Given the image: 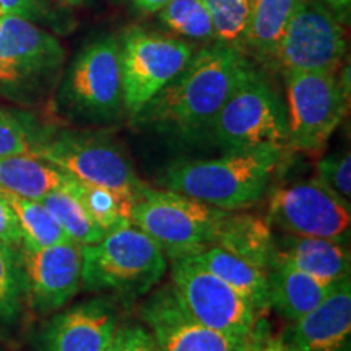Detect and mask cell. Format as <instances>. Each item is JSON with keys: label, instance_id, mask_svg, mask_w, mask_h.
<instances>
[{"label": "cell", "instance_id": "6da1fadb", "mask_svg": "<svg viewBox=\"0 0 351 351\" xmlns=\"http://www.w3.org/2000/svg\"><path fill=\"white\" fill-rule=\"evenodd\" d=\"M252 67L251 59L232 47L204 44L182 72L132 117L134 124L182 140L208 135L223 104Z\"/></svg>", "mask_w": 351, "mask_h": 351}, {"label": "cell", "instance_id": "7a4b0ae2", "mask_svg": "<svg viewBox=\"0 0 351 351\" xmlns=\"http://www.w3.org/2000/svg\"><path fill=\"white\" fill-rule=\"evenodd\" d=\"M283 153L270 148L225 152L213 160L178 161L168 166L160 184L212 207L236 212L262 199Z\"/></svg>", "mask_w": 351, "mask_h": 351}, {"label": "cell", "instance_id": "3957f363", "mask_svg": "<svg viewBox=\"0 0 351 351\" xmlns=\"http://www.w3.org/2000/svg\"><path fill=\"white\" fill-rule=\"evenodd\" d=\"M80 249L82 288L86 291H112L135 300L150 293L168 269L163 251L134 225L109 231L96 244Z\"/></svg>", "mask_w": 351, "mask_h": 351}, {"label": "cell", "instance_id": "277c9868", "mask_svg": "<svg viewBox=\"0 0 351 351\" xmlns=\"http://www.w3.org/2000/svg\"><path fill=\"white\" fill-rule=\"evenodd\" d=\"M226 213L169 189L145 186L132 207V225L143 231L166 257L178 261L213 245Z\"/></svg>", "mask_w": 351, "mask_h": 351}, {"label": "cell", "instance_id": "5b68a950", "mask_svg": "<svg viewBox=\"0 0 351 351\" xmlns=\"http://www.w3.org/2000/svg\"><path fill=\"white\" fill-rule=\"evenodd\" d=\"M208 135L225 152L288 150L287 108L261 70L252 67L236 85Z\"/></svg>", "mask_w": 351, "mask_h": 351}, {"label": "cell", "instance_id": "8992f818", "mask_svg": "<svg viewBox=\"0 0 351 351\" xmlns=\"http://www.w3.org/2000/svg\"><path fill=\"white\" fill-rule=\"evenodd\" d=\"M60 99L69 112L93 124L114 122L125 112L116 34H99L83 44L65 73Z\"/></svg>", "mask_w": 351, "mask_h": 351}, {"label": "cell", "instance_id": "52a82bcc", "mask_svg": "<svg viewBox=\"0 0 351 351\" xmlns=\"http://www.w3.org/2000/svg\"><path fill=\"white\" fill-rule=\"evenodd\" d=\"M124 108L135 117L169 85L194 56L195 46L173 34L127 26L119 36Z\"/></svg>", "mask_w": 351, "mask_h": 351}, {"label": "cell", "instance_id": "ba28073f", "mask_svg": "<svg viewBox=\"0 0 351 351\" xmlns=\"http://www.w3.org/2000/svg\"><path fill=\"white\" fill-rule=\"evenodd\" d=\"M289 148L320 155L346 111L348 88L330 70L283 72Z\"/></svg>", "mask_w": 351, "mask_h": 351}, {"label": "cell", "instance_id": "9c48e42d", "mask_svg": "<svg viewBox=\"0 0 351 351\" xmlns=\"http://www.w3.org/2000/svg\"><path fill=\"white\" fill-rule=\"evenodd\" d=\"M169 285L184 309L204 326L228 335L258 339L261 314L251 302L192 258L173 261Z\"/></svg>", "mask_w": 351, "mask_h": 351}, {"label": "cell", "instance_id": "30bf717a", "mask_svg": "<svg viewBox=\"0 0 351 351\" xmlns=\"http://www.w3.org/2000/svg\"><path fill=\"white\" fill-rule=\"evenodd\" d=\"M65 51L51 32L19 16L5 15L0 26V93L23 99L59 72Z\"/></svg>", "mask_w": 351, "mask_h": 351}, {"label": "cell", "instance_id": "8fae6325", "mask_svg": "<svg viewBox=\"0 0 351 351\" xmlns=\"http://www.w3.org/2000/svg\"><path fill=\"white\" fill-rule=\"evenodd\" d=\"M38 158L70 178L111 189L135 202L145 184L111 140L78 132H52Z\"/></svg>", "mask_w": 351, "mask_h": 351}, {"label": "cell", "instance_id": "7c38bea8", "mask_svg": "<svg viewBox=\"0 0 351 351\" xmlns=\"http://www.w3.org/2000/svg\"><path fill=\"white\" fill-rule=\"evenodd\" d=\"M343 26L319 0H298L276 51L275 70L337 72L346 49Z\"/></svg>", "mask_w": 351, "mask_h": 351}, {"label": "cell", "instance_id": "4fadbf2b", "mask_svg": "<svg viewBox=\"0 0 351 351\" xmlns=\"http://www.w3.org/2000/svg\"><path fill=\"white\" fill-rule=\"evenodd\" d=\"M351 208L317 179L275 189L267 219L271 228L293 236L322 238L348 245Z\"/></svg>", "mask_w": 351, "mask_h": 351}, {"label": "cell", "instance_id": "5bb4252c", "mask_svg": "<svg viewBox=\"0 0 351 351\" xmlns=\"http://www.w3.org/2000/svg\"><path fill=\"white\" fill-rule=\"evenodd\" d=\"M140 315L160 351H251L261 340L204 326L184 309L171 285L152 293L140 306Z\"/></svg>", "mask_w": 351, "mask_h": 351}, {"label": "cell", "instance_id": "9a60e30c", "mask_svg": "<svg viewBox=\"0 0 351 351\" xmlns=\"http://www.w3.org/2000/svg\"><path fill=\"white\" fill-rule=\"evenodd\" d=\"M80 247L75 243H62L20 249L25 300L36 313H56L82 288Z\"/></svg>", "mask_w": 351, "mask_h": 351}, {"label": "cell", "instance_id": "2e32d148", "mask_svg": "<svg viewBox=\"0 0 351 351\" xmlns=\"http://www.w3.org/2000/svg\"><path fill=\"white\" fill-rule=\"evenodd\" d=\"M119 328L114 306L91 300L56 314L41 333L43 351H99L111 343Z\"/></svg>", "mask_w": 351, "mask_h": 351}, {"label": "cell", "instance_id": "e0dca14e", "mask_svg": "<svg viewBox=\"0 0 351 351\" xmlns=\"http://www.w3.org/2000/svg\"><path fill=\"white\" fill-rule=\"evenodd\" d=\"M291 351H351V280L343 278L315 309L293 322Z\"/></svg>", "mask_w": 351, "mask_h": 351}, {"label": "cell", "instance_id": "ac0fdd59", "mask_svg": "<svg viewBox=\"0 0 351 351\" xmlns=\"http://www.w3.org/2000/svg\"><path fill=\"white\" fill-rule=\"evenodd\" d=\"M267 285L269 306L288 322H296L326 300L337 283L322 282L274 257L267 270Z\"/></svg>", "mask_w": 351, "mask_h": 351}, {"label": "cell", "instance_id": "d6986e66", "mask_svg": "<svg viewBox=\"0 0 351 351\" xmlns=\"http://www.w3.org/2000/svg\"><path fill=\"white\" fill-rule=\"evenodd\" d=\"M274 257L291 263L322 282L339 283L350 276V251L345 244L337 241L293 236L287 232L282 236L275 234Z\"/></svg>", "mask_w": 351, "mask_h": 351}, {"label": "cell", "instance_id": "ffe728a7", "mask_svg": "<svg viewBox=\"0 0 351 351\" xmlns=\"http://www.w3.org/2000/svg\"><path fill=\"white\" fill-rule=\"evenodd\" d=\"M215 244L267 271L275 251L274 228L267 217L228 212L219 223Z\"/></svg>", "mask_w": 351, "mask_h": 351}, {"label": "cell", "instance_id": "44dd1931", "mask_svg": "<svg viewBox=\"0 0 351 351\" xmlns=\"http://www.w3.org/2000/svg\"><path fill=\"white\" fill-rule=\"evenodd\" d=\"M192 258L200 267L212 271L218 278L230 285L232 289L244 296L251 306L262 314L269 306V285H267V271L258 269L254 263L244 261L234 254L213 244L197 254Z\"/></svg>", "mask_w": 351, "mask_h": 351}, {"label": "cell", "instance_id": "7402d4cb", "mask_svg": "<svg viewBox=\"0 0 351 351\" xmlns=\"http://www.w3.org/2000/svg\"><path fill=\"white\" fill-rule=\"evenodd\" d=\"M298 0H249L247 57L275 69L276 51Z\"/></svg>", "mask_w": 351, "mask_h": 351}, {"label": "cell", "instance_id": "603a6c76", "mask_svg": "<svg viewBox=\"0 0 351 351\" xmlns=\"http://www.w3.org/2000/svg\"><path fill=\"white\" fill-rule=\"evenodd\" d=\"M64 173L38 156L0 158V192L41 200L65 182Z\"/></svg>", "mask_w": 351, "mask_h": 351}, {"label": "cell", "instance_id": "cb8c5ba5", "mask_svg": "<svg viewBox=\"0 0 351 351\" xmlns=\"http://www.w3.org/2000/svg\"><path fill=\"white\" fill-rule=\"evenodd\" d=\"M64 186L77 197L90 218L104 231L132 225V207L135 202L111 189L93 186L67 176Z\"/></svg>", "mask_w": 351, "mask_h": 351}, {"label": "cell", "instance_id": "d4e9b609", "mask_svg": "<svg viewBox=\"0 0 351 351\" xmlns=\"http://www.w3.org/2000/svg\"><path fill=\"white\" fill-rule=\"evenodd\" d=\"M0 194L10 204L19 221L21 243H23L21 247L39 249L54 244L72 243L41 200L25 199V197L3 194V192Z\"/></svg>", "mask_w": 351, "mask_h": 351}, {"label": "cell", "instance_id": "484cf974", "mask_svg": "<svg viewBox=\"0 0 351 351\" xmlns=\"http://www.w3.org/2000/svg\"><path fill=\"white\" fill-rule=\"evenodd\" d=\"M41 202L72 243L78 245L96 244L106 236V231L96 225L77 197L65 186L44 195Z\"/></svg>", "mask_w": 351, "mask_h": 351}, {"label": "cell", "instance_id": "4316f807", "mask_svg": "<svg viewBox=\"0 0 351 351\" xmlns=\"http://www.w3.org/2000/svg\"><path fill=\"white\" fill-rule=\"evenodd\" d=\"M156 15L176 38L202 44L215 41L213 23L204 0H171Z\"/></svg>", "mask_w": 351, "mask_h": 351}, {"label": "cell", "instance_id": "83f0119b", "mask_svg": "<svg viewBox=\"0 0 351 351\" xmlns=\"http://www.w3.org/2000/svg\"><path fill=\"white\" fill-rule=\"evenodd\" d=\"M51 134L29 114L0 108V158L38 156Z\"/></svg>", "mask_w": 351, "mask_h": 351}, {"label": "cell", "instance_id": "f1b7e54d", "mask_svg": "<svg viewBox=\"0 0 351 351\" xmlns=\"http://www.w3.org/2000/svg\"><path fill=\"white\" fill-rule=\"evenodd\" d=\"M212 19L215 41L247 56L249 0H204Z\"/></svg>", "mask_w": 351, "mask_h": 351}, {"label": "cell", "instance_id": "f546056e", "mask_svg": "<svg viewBox=\"0 0 351 351\" xmlns=\"http://www.w3.org/2000/svg\"><path fill=\"white\" fill-rule=\"evenodd\" d=\"M25 278L19 249L0 244V324H13L21 314Z\"/></svg>", "mask_w": 351, "mask_h": 351}, {"label": "cell", "instance_id": "4dcf8cb0", "mask_svg": "<svg viewBox=\"0 0 351 351\" xmlns=\"http://www.w3.org/2000/svg\"><path fill=\"white\" fill-rule=\"evenodd\" d=\"M0 7L7 15L19 16L38 26H44L47 32L65 34L73 29V19L70 12L56 7L49 0H0Z\"/></svg>", "mask_w": 351, "mask_h": 351}, {"label": "cell", "instance_id": "1f68e13d", "mask_svg": "<svg viewBox=\"0 0 351 351\" xmlns=\"http://www.w3.org/2000/svg\"><path fill=\"white\" fill-rule=\"evenodd\" d=\"M315 179L339 197L343 204H351V156L350 152H340L326 156L317 163Z\"/></svg>", "mask_w": 351, "mask_h": 351}, {"label": "cell", "instance_id": "d6a6232c", "mask_svg": "<svg viewBox=\"0 0 351 351\" xmlns=\"http://www.w3.org/2000/svg\"><path fill=\"white\" fill-rule=\"evenodd\" d=\"M121 351H160L150 330L143 326H127L117 328Z\"/></svg>", "mask_w": 351, "mask_h": 351}, {"label": "cell", "instance_id": "836d02e7", "mask_svg": "<svg viewBox=\"0 0 351 351\" xmlns=\"http://www.w3.org/2000/svg\"><path fill=\"white\" fill-rule=\"evenodd\" d=\"M0 244L13 249H21V234L15 213L5 197L0 194Z\"/></svg>", "mask_w": 351, "mask_h": 351}, {"label": "cell", "instance_id": "e575fe53", "mask_svg": "<svg viewBox=\"0 0 351 351\" xmlns=\"http://www.w3.org/2000/svg\"><path fill=\"white\" fill-rule=\"evenodd\" d=\"M322 5H326L341 23L346 25L350 21L351 0H319Z\"/></svg>", "mask_w": 351, "mask_h": 351}, {"label": "cell", "instance_id": "d590c367", "mask_svg": "<svg viewBox=\"0 0 351 351\" xmlns=\"http://www.w3.org/2000/svg\"><path fill=\"white\" fill-rule=\"evenodd\" d=\"M125 2L135 12L142 13V15H155L156 12H160L171 0H125Z\"/></svg>", "mask_w": 351, "mask_h": 351}, {"label": "cell", "instance_id": "8d00e7d4", "mask_svg": "<svg viewBox=\"0 0 351 351\" xmlns=\"http://www.w3.org/2000/svg\"><path fill=\"white\" fill-rule=\"evenodd\" d=\"M51 3H54L56 7L62 8V10H75V8L86 7L91 0H49Z\"/></svg>", "mask_w": 351, "mask_h": 351}, {"label": "cell", "instance_id": "74e56055", "mask_svg": "<svg viewBox=\"0 0 351 351\" xmlns=\"http://www.w3.org/2000/svg\"><path fill=\"white\" fill-rule=\"evenodd\" d=\"M251 351H291V350H289L287 341L271 340V341H267V343H263V345L254 346Z\"/></svg>", "mask_w": 351, "mask_h": 351}, {"label": "cell", "instance_id": "f35d334b", "mask_svg": "<svg viewBox=\"0 0 351 351\" xmlns=\"http://www.w3.org/2000/svg\"><path fill=\"white\" fill-rule=\"evenodd\" d=\"M99 351H121V345H119V339H117V333H116V337H114V340L111 341V343L106 345L103 350H99Z\"/></svg>", "mask_w": 351, "mask_h": 351}, {"label": "cell", "instance_id": "ab89813d", "mask_svg": "<svg viewBox=\"0 0 351 351\" xmlns=\"http://www.w3.org/2000/svg\"><path fill=\"white\" fill-rule=\"evenodd\" d=\"M5 15H7V13H5V12H3V8H2V7H0V26H2L3 16H5Z\"/></svg>", "mask_w": 351, "mask_h": 351}]
</instances>
